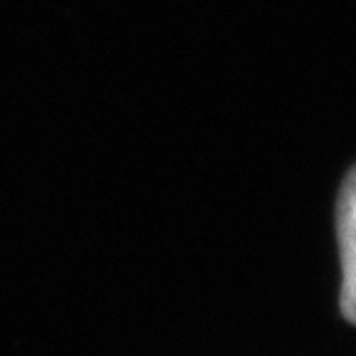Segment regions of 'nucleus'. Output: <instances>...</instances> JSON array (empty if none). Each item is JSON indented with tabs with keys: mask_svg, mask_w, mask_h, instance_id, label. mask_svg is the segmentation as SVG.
Returning <instances> with one entry per match:
<instances>
[{
	"mask_svg": "<svg viewBox=\"0 0 356 356\" xmlns=\"http://www.w3.org/2000/svg\"><path fill=\"white\" fill-rule=\"evenodd\" d=\"M337 235L341 250V312L356 324V166L346 173L337 203Z\"/></svg>",
	"mask_w": 356,
	"mask_h": 356,
	"instance_id": "1",
	"label": "nucleus"
}]
</instances>
